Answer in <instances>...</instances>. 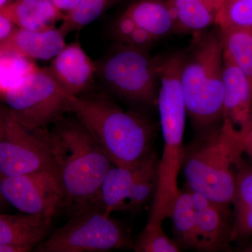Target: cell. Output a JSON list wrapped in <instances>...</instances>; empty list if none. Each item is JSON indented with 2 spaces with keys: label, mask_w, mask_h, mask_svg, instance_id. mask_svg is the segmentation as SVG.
Listing matches in <instances>:
<instances>
[{
  "label": "cell",
  "mask_w": 252,
  "mask_h": 252,
  "mask_svg": "<svg viewBox=\"0 0 252 252\" xmlns=\"http://www.w3.org/2000/svg\"><path fill=\"white\" fill-rule=\"evenodd\" d=\"M45 128L55 169L72 212L94 205L102 181L114 165L103 149L79 120L64 119Z\"/></svg>",
  "instance_id": "cell-1"
},
{
  "label": "cell",
  "mask_w": 252,
  "mask_h": 252,
  "mask_svg": "<svg viewBox=\"0 0 252 252\" xmlns=\"http://www.w3.org/2000/svg\"><path fill=\"white\" fill-rule=\"evenodd\" d=\"M75 114L114 165L130 166L152 152L155 132L145 117L124 110L104 94L73 96Z\"/></svg>",
  "instance_id": "cell-2"
},
{
  "label": "cell",
  "mask_w": 252,
  "mask_h": 252,
  "mask_svg": "<svg viewBox=\"0 0 252 252\" xmlns=\"http://www.w3.org/2000/svg\"><path fill=\"white\" fill-rule=\"evenodd\" d=\"M245 136L223 118L217 128L185 148L182 170L187 187L217 203L231 205Z\"/></svg>",
  "instance_id": "cell-3"
},
{
  "label": "cell",
  "mask_w": 252,
  "mask_h": 252,
  "mask_svg": "<svg viewBox=\"0 0 252 252\" xmlns=\"http://www.w3.org/2000/svg\"><path fill=\"white\" fill-rule=\"evenodd\" d=\"M181 70L187 114L200 135L223 119V48L215 33H195Z\"/></svg>",
  "instance_id": "cell-4"
},
{
  "label": "cell",
  "mask_w": 252,
  "mask_h": 252,
  "mask_svg": "<svg viewBox=\"0 0 252 252\" xmlns=\"http://www.w3.org/2000/svg\"><path fill=\"white\" fill-rule=\"evenodd\" d=\"M132 248L122 223L96 205L73 214L65 224L34 248L39 252H102Z\"/></svg>",
  "instance_id": "cell-5"
},
{
  "label": "cell",
  "mask_w": 252,
  "mask_h": 252,
  "mask_svg": "<svg viewBox=\"0 0 252 252\" xmlns=\"http://www.w3.org/2000/svg\"><path fill=\"white\" fill-rule=\"evenodd\" d=\"M162 57L148 51L117 44L97 63V74L104 85L123 98L152 107L157 104V81Z\"/></svg>",
  "instance_id": "cell-6"
},
{
  "label": "cell",
  "mask_w": 252,
  "mask_h": 252,
  "mask_svg": "<svg viewBox=\"0 0 252 252\" xmlns=\"http://www.w3.org/2000/svg\"><path fill=\"white\" fill-rule=\"evenodd\" d=\"M72 97L47 67H39L1 99L21 125L34 130L45 128L71 112Z\"/></svg>",
  "instance_id": "cell-7"
},
{
  "label": "cell",
  "mask_w": 252,
  "mask_h": 252,
  "mask_svg": "<svg viewBox=\"0 0 252 252\" xmlns=\"http://www.w3.org/2000/svg\"><path fill=\"white\" fill-rule=\"evenodd\" d=\"M45 128L28 130L8 109L0 137V175L16 176L55 169Z\"/></svg>",
  "instance_id": "cell-8"
},
{
  "label": "cell",
  "mask_w": 252,
  "mask_h": 252,
  "mask_svg": "<svg viewBox=\"0 0 252 252\" xmlns=\"http://www.w3.org/2000/svg\"><path fill=\"white\" fill-rule=\"evenodd\" d=\"M0 198L23 214L49 218L64 204V191L55 169L0 175Z\"/></svg>",
  "instance_id": "cell-9"
},
{
  "label": "cell",
  "mask_w": 252,
  "mask_h": 252,
  "mask_svg": "<svg viewBox=\"0 0 252 252\" xmlns=\"http://www.w3.org/2000/svg\"><path fill=\"white\" fill-rule=\"evenodd\" d=\"M196 216V251L218 252L230 245V205L217 203L191 190Z\"/></svg>",
  "instance_id": "cell-10"
},
{
  "label": "cell",
  "mask_w": 252,
  "mask_h": 252,
  "mask_svg": "<svg viewBox=\"0 0 252 252\" xmlns=\"http://www.w3.org/2000/svg\"><path fill=\"white\" fill-rule=\"evenodd\" d=\"M223 118L247 134L252 126V81L223 55Z\"/></svg>",
  "instance_id": "cell-11"
},
{
  "label": "cell",
  "mask_w": 252,
  "mask_h": 252,
  "mask_svg": "<svg viewBox=\"0 0 252 252\" xmlns=\"http://www.w3.org/2000/svg\"><path fill=\"white\" fill-rule=\"evenodd\" d=\"M47 69L66 92L78 96L89 89L97 67L76 41L65 45Z\"/></svg>",
  "instance_id": "cell-12"
},
{
  "label": "cell",
  "mask_w": 252,
  "mask_h": 252,
  "mask_svg": "<svg viewBox=\"0 0 252 252\" xmlns=\"http://www.w3.org/2000/svg\"><path fill=\"white\" fill-rule=\"evenodd\" d=\"M64 38L55 27L42 31L17 28L0 44V51L14 53L33 61H47L54 59L65 46Z\"/></svg>",
  "instance_id": "cell-13"
},
{
  "label": "cell",
  "mask_w": 252,
  "mask_h": 252,
  "mask_svg": "<svg viewBox=\"0 0 252 252\" xmlns=\"http://www.w3.org/2000/svg\"><path fill=\"white\" fill-rule=\"evenodd\" d=\"M141 160L130 166L113 165L102 181L94 205L107 215L127 212L135 194Z\"/></svg>",
  "instance_id": "cell-14"
},
{
  "label": "cell",
  "mask_w": 252,
  "mask_h": 252,
  "mask_svg": "<svg viewBox=\"0 0 252 252\" xmlns=\"http://www.w3.org/2000/svg\"><path fill=\"white\" fill-rule=\"evenodd\" d=\"M52 218L23 214H0V244L28 249L30 252L49 235Z\"/></svg>",
  "instance_id": "cell-15"
},
{
  "label": "cell",
  "mask_w": 252,
  "mask_h": 252,
  "mask_svg": "<svg viewBox=\"0 0 252 252\" xmlns=\"http://www.w3.org/2000/svg\"><path fill=\"white\" fill-rule=\"evenodd\" d=\"M0 13L14 26L29 31L54 28L64 16L50 0H14L0 8Z\"/></svg>",
  "instance_id": "cell-16"
},
{
  "label": "cell",
  "mask_w": 252,
  "mask_h": 252,
  "mask_svg": "<svg viewBox=\"0 0 252 252\" xmlns=\"http://www.w3.org/2000/svg\"><path fill=\"white\" fill-rule=\"evenodd\" d=\"M230 244L246 243L252 238V164L242 162L237 172Z\"/></svg>",
  "instance_id": "cell-17"
},
{
  "label": "cell",
  "mask_w": 252,
  "mask_h": 252,
  "mask_svg": "<svg viewBox=\"0 0 252 252\" xmlns=\"http://www.w3.org/2000/svg\"><path fill=\"white\" fill-rule=\"evenodd\" d=\"M174 33L201 32L216 22V9L207 0H166Z\"/></svg>",
  "instance_id": "cell-18"
},
{
  "label": "cell",
  "mask_w": 252,
  "mask_h": 252,
  "mask_svg": "<svg viewBox=\"0 0 252 252\" xmlns=\"http://www.w3.org/2000/svg\"><path fill=\"white\" fill-rule=\"evenodd\" d=\"M124 14L158 40L174 33L173 21L166 1L140 0L129 6Z\"/></svg>",
  "instance_id": "cell-19"
},
{
  "label": "cell",
  "mask_w": 252,
  "mask_h": 252,
  "mask_svg": "<svg viewBox=\"0 0 252 252\" xmlns=\"http://www.w3.org/2000/svg\"><path fill=\"white\" fill-rule=\"evenodd\" d=\"M174 239L180 248L196 250V216L193 193L186 185L181 189L172 207L170 217Z\"/></svg>",
  "instance_id": "cell-20"
},
{
  "label": "cell",
  "mask_w": 252,
  "mask_h": 252,
  "mask_svg": "<svg viewBox=\"0 0 252 252\" xmlns=\"http://www.w3.org/2000/svg\"><path fill=\"white\" fill-rule=\"evenodd\" d=\"M223 55L240 68L252 81V30L220 29Z\"/></svg>",
  "instance_id": "cell-21"
},
{
  "label": "cell",
  "mask_w": 252,
  "mask_h": 252,
  "mask_svg": "<svg viewBox=\"0 0 252 252\" xmlns=\"http://www.w3.org/2000/svg\"><path fill=\"white\" fill-rule=\"evenodd\" d=\"M39 67L31 60L14 53L0 51V98L22 84Z\"/></svg>",
  "instance_id": "cell-22"
},
{
  "label": "cell",
  "mask_w": 252,
  "mask_h": 252,
  "mask_svg": "<svg viewBox=\"0 0 252 252\" xmlns=\"http://www.w3.org/2000/svg\"><path fill=\"white\" fill-rule=\"evenodd\" d=\"M111 0H79L72 11L64 14L59 30L66 36L72 32L80 31L97 19Z\"/></svg>",
  "instance_id": "cell-23"
},
{
  "label": "cell",
  "mask_w": 252,
  "mask_h": 252,
  "mask_svg": "<svg viewBox=\"0 0 252 252\" xmlns=\"http://www.w3.org/2000/svg\"><path fill=\"white\" fill-rule=\"evenodd\" d=\"M112 35L117 44L147 51L158 40L124 13L114 23Z\"/></svg>",
  "instance_id": "cell-24"
},
{
  "label": "cell",
  "mask_w": 252,
  "mask_h": 252,
  "mask_svg": "<svg viewBox=\"0 0 252 252\" xmlns=\"http://www.w3.org/2000/svg\"><path fill=\"white\" fill-rule=\"evenodd\" d=\"M215 24L220 29L252 30V0H225L217 13Z\"/></svg>",
  "instance_id": "cell-25"
},
{
  "label": "cell",
  "mask_w": 252,
  "mask_h": 252,
  "mask_svg": "<svg viewBox=\"0 0 252 252\" xmlns=\"http://www.w3.org/2000/svg\"><path fill=\"white\" fill-rule=\"evenodd\" d=\"M137 252H178L181 248L175 239L170 238L164 231L162 225L147 223L132 244Z\"/></svg>",
  "instance_id": "cell-26"
},
{
  "label": "cell",
  "mask_w": 252,
  "mask_h": 252,
  "mask_svg": "<svg viewBox=\"0 0 252 252\" xmlns=\"http://www.w3.org/2000/svg\"><path fill=\"white\" fill-rule=\"evenodd\" d=\"M14 26L9 18L0 13V44L9 37L15 29Z\"/></svg>",
  "instance_id": "cell-27"
},
{
  "label": "cell",
  "mask_w": 252,
  "mask_h": 252,
  "mask_svg": "<svg viewBox=\"0 0 252 252\" xmlns=\"http://www.w3.org/2000/svg\"><path fill=\"white\" fill-rule=\"evenodd\" d=\"M50 1L64 14L74 9L79 2V0H50Z\"/></svg>",
  "instance_id": "cell-28"
},
{
  "label": "cell",
  "mask_w": 252,
  "mask_h": 252,
  "mask_svg": "<svg viewBox=\"0 0 252 252\" xmlns=\"http://www.w3.org/2000/svg\"><path fill=\"white\" fill-rule=\"evenodd\" d=\"M244 154L250 158L252 164V126L245 136L244 142Z\"/></svg>",
  "instance_id": "cell-29"
},
{
  "label": "cell",
  "mask_w": 252,
  "mask_h": 252,
  "mask_svg": "<svg viewBox=\"0 0 252 252\" xmlns=\"http://www.w3.org/2000/svg\"><path fill=\"white\" fill-rule=\"evenodd\" d=\"M30 252L28 249L12 246V245H2L0 244V252Z\"/></svg>",
  "instance_id": "cell-30"
},
{
  "label": "cell",
  "mask_w": 252,
  "mask_h": 252,
  "mask_svg": "<svg viewBox=\"0 0 252 252\" xmlns=\"http://www.w3.org/2000/svg\"><path fill=\"white\" fill-rule=\"evenodd\" d=\"M8 109L6 107L0 106V137L4 131L6 117H7Z\"/></svg>",
  "instance_id": "cell-31"
},
{
  "label": "cell",
  "mask_w": 252,
  "mask_h": 252,
  "mask_svg": "<svg viewBox=\"0 0 252 252\" xmlns=\"http://www.w3.org/2000/svg\"><path fill=\"white\" fill-rule=\"evenodd\" d=\"M207 1L213 6V7L216 9L217 12L218 13L225 0H207Z\"/></svg>",
  "instance_id": "cell-32"
},
{
  "label": "cell",
  "mask_w": 252,
  "mask_h": 252,
  "mask_svg": "<svg viewBox=\"0 0 252 252\" xmlns=\"http://www.w3.org/2000/svg\"><path fill=\"white\" fill-rule=\"evenodd\" d=\"M240 251L245 252H252V240L246 244V245H244L243 247H242L240 249Z\"/></svg>",
  "instance_id": "cell-33"
},
{
  "label": "cell",
  "mask_w": 252,
  "mask_h": 252,
  "mask_svg": "<svg viewBox=\"0 0 252 252\" xmlns=\"http://www.w3.org/2000/svg\"><path fill=\"white\" fill-rule=\"evenodd\" d=\"M9 0H0V8L2 7L3 6H4L6 3L9 2Z\"/></svg>",
  "instance_id": "cell-34"
}]
</instances>
